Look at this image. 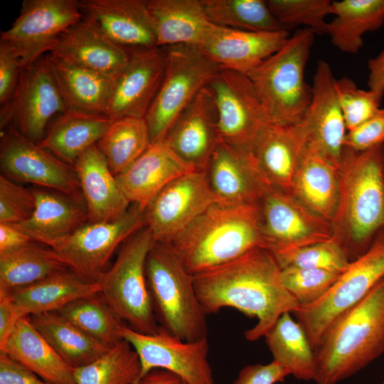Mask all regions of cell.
Here are the masks:
<instances>
[{"mask_svg": "<svg viewBox=\"0 0 384 384\" xmlns=\"http://www.w3.org/2000/svg\"><path fill=\"white\" fill-rule=\"evenodd\" d=\"M146 276L160 326L183 341L208 338L207 314L198 298L193 275L171 243L155 241L147 255Z\"/></svg>", "mask_w": 384, "mask_h": 384, "instance_id": "cell-6", "label": "cell"}, {"mask_svg": "<svg viewBox=\"0 0 384 384\" xmlns=\"http://www.w3.org/2000/svg\"><path fill=\"white\" fill-rule=\"evenodd\" d=\"M74 373L76 384H138L141 364L133 347L122 339Z\"/></svg>", "mask_w": 384, "mask_h": 384, "instance_id": "cell-42", "label": "cell"}, {"mask_svg": "<svg viewBox=\"0 0 384 384\" xmlns=\"http://www.w3.org/2000/svg\"><path fill=\"white\" fill-rule=\"evenodd\" d=\"M0 169L15 182L82 197L74 166L26 138L13 122L1 133Z\"/></svg>", "mask_w": 384, "mask_h": 384, "instance_id": "cell-15", "label": "cell"}, {"mask_svg": "<svg viewBox=\"0 0 384 384\" xmlns=\"http://www.w3.org/2000/svg\"><path fill=\"white\" fill-rule=\"evenodd\" d=\"M144 227V209L132 203L118 219L87 222L49 247L70 269L97 282L117 248Z\"/></svg>", "mask_w": 384, "mask_h": 384, "instance_id": "cell-10", "label": "cell"}, {"mask_svg": "<svg viewBox=\"0 0 384 384\" xmlns=\"http://www.w3.org/2000/svg\"><path fill=\"white\" fill-rule=\"evenodd\" d=\"M384 145V108L372 117L347 132L346 146L355 151H363Z\"/></svg>", "mask_w": 384, "mask_h": 384, "instance_id": "cell-48", "label": "cell"}, {"mask_svg": "<svg viewBox=\"0 0 384 384\" xmlns=\"http://www.w3.org/2000/svg\"><path fill=\"white\" fill-rule=\"evenodd\" d=\"M193 171L163 141L151 144L128 169L115 176L129 202L144 209L166 185Z\"/></svg>", "mask_w": 384, "mask_h": 384, "instance_id": "cell-26", "label": "cell"}, {"mask_svg": "<svg viewBox=\"0 0 384 384\" xmlns=\"http://www.w3.org/2000/svg\"><path fill=\"white\" fill-rule=\"evenodd\" d=\"M368 88L383 97L384 95V50L378 55L368 60Z\"/></svg>", "mask_w": 384, "mask_h": 384, "instance_id": "cell-54", "label": "cell"}, {"mask_svg": "<svg viewBox=\"0 0 384 384\" xmlns=\"http://www.w3.org/2000/svg\"><path fill=\"white\" fill-rule=\"evenodd\" d=\"M272 14L282 26L289 31L305 26L314 34H327L326 18L331 14L330 0H267Z\"/></svg>", "mask_w": 384, "mask_h": 384, "instance_id": "cell-44", "label": "cell"}, {"mask_svg": "<svg viewBox=\"0 0 384 384\" xmlns=\"http://www.w3.org/2000/svg\"><path fill=\"white\" fill-rule=\"evenodd\" d=\"M36 206L31 217L15 225L33 241L50 247L88 222L83 197L47 188L33 190Z\"/></svg>", "mask_w": 384, "mask_h": 384, "instance_id": "cell-27", "label": "cell"}, {"mask_svg": "<svg viewBox=\"0 0 384 384\" xmlns=\"http://www.w3.org/2000/svg\"><path fill=\"white\" fill-rule=\"evenodd\" d=\"M182 384H188V383H184V382H183V381H182Z\"/></svg>", "mask_w": 384, "mask_h": 384, "instance_id": "cell-58", "label": "cell"}, {"mask_svg": "<svg viewBox=\"0 0 384 384\" xmlns=\"http://www.w3.org/2000/svg\"><path fill=\"white\" fill-rule=\"evenodd\" d=\"M336 79L330 65L319 60L314 76L312 97L302 121L295 127L305 150L338 169L347 151V128L338 102Z\"/></svg>", "mask_w": 384, "mask_h": 384, "instance_id": "cell-16", "label": "cell"}, {"mask_svg": "<svg viewBox=\"0 0 384 384\" xmlns=\"http://www.w3.org/2000/svg\"><path fill=\"white\" fill-rule=\"evenodd\" d=\"M276 361L298 380H314L315 353L302 325L292 313L282 314L264 336Z\"/></svg>", "mask_w": 384, "mask_h": 384, "instance_id": "cell-37", "label": "cell"}, {"mask_svg": "<svg viewBox=\"0 0 384 384\" xmlns=\"http://www.w3.org/2000/svg\"><path fill=\"white\" fill-rule=\"evenodd\" d=\"M208 86L220 142L250 152L260 133L272 124L251 80L245 74L220 69Z\"/></svg>", "mask_w": 384, "mask_h": 384, "instance_id": "cell-12", "label": "cell"}, {"mask_svg": "<svg viewBox=\"0 0 384 384\" xmlns=\"http://www.w3.org/2000/svg\"><path fill=\"white\" fill-rule=\"evenodd\" d=\"M383 278L384 229L365 253L350 262L319 300L292 313L314 349L332 323L361 302Z\"/></svg>", "mask_w": 384, "mask_h": 384, "instance_id": "cell-9", "label": "cell"}, {"mask_svg": "<svg viewBox=\"0 0 384 384\" xmlns=\"http://www.w3.org/2000/svg\"><path fill=\"white\" fill-rule=\"evenodd\" d=\"M336 90L348 132L364 123L380 109L381 95L371 90L359 88L348 77L336 80Z\"/></svg>", "mask_w": 384, "mask_h": 384, "instance_id": "cell-46", "label": "cell"}, {"mask_svg": "<svg viewBox=\"0 0 384 384\" xmlns=\"http://www.w3.org/2000/svg\"><path fill=\"white\" fill-rule=\"evenodd\" d=\"M280 275L284 287L302 306L319 300L339 274L319 269L288 267L281 269Z\"/></svg>", "mask_w": 384, "mask_h": 384, "instance_id": "cell-45", "label": "cell"}, {"mask_svg": "<svg viewBox=\"0 0 384 384\" xmlns=\"http://www.w3.org/2000/svg\"><path fill=\"white\" fill-rule=\"evenodd\" d=\"M271 253L280 269L288 267H304L323 270L340 274L350 263L346 252L334 238Z\"/></svg>", "mask_w": 384, "mask_h": 384, "instance_id": "cell-43", "label": "cell"}, {"mask_svg": "<svg viewBox=\"0 0 384 384\" xmlns=\"http://www.w3.org/2000/svg\"><path fill=\"white\" fill-rule=\"evenodd\" d=\"M383 158H384V145L383 146Z\"/></svg>", "mask_w": 384, "mask_h": 384, "instance_id": "cell-56", "label": "cell"}, {"mask_svg": "<svg viewBox=\"0 0 384 384\" xmlns=\"http://www.w3.org/2000/svg\"><path fill=\"white\" fill-rule=\"evenodd\" d=\"M35 206L33 190L0 175V223L16 225L26 221Z\"/></svg>", "mask_w": 384, "mask_h": 384, "instance_id": "cell-47", "label": "cell"}, {"mask_svg": "<svg viewBox=\"0 0 384 384\" xmlns=\"http://www.w3.org/2000/svg\"><path fill=\"white\" fill-rule=\"evenodd\" d=\"M46 56L68 110L105 115L113 78L49 53Z\"/></svg>", "mask_w": 384, "mask_h": 384, "instance_id": "cell-33", "label": "cell"}, {"mask_svg": "<svg viewBox=\"0 0 384 384\" xmlns=\"http://www.w3.org/2000/svg\"><path fill=\"white\" fill-rule=\"evenodd\" d=\"M4 293L20 319L58 311L77 299L100 293V287L97 282L68 268L28 286Z\"/></svg>", "mask_w": 384, "mask_h": 384, "instance_id": "cell-28", "label": "cell"}, {"mask_svg": "<svg viewBox=\"0 0 384 384\" xmlns=\"http://www.w3.org/2000/svg\"><path fill=\"white\" fill-rule=\"evenodd\" d=\"M281 269L272 253L257 247L222 265L193 275L199 302L206 314L225 307L256 318L244 335L247 341L264 337L279 318L300 306L284 287Z\"/></svg>", "mask_w": 384, "mask_h": 384, "instance_id": "cell-1", "label": "cell"}, {"mask_svg": "<svg viewBox=\"0 0 384 384\" xmlns=\"http://www.w3.org/2000/svg\"><path fill=\"white\" fill-rule=\"evenodd\" d=\"M23 67L21 59L12 46L0 40V105L12 98L18 83Z\"/></svg>", "mask_w": 384, "mask_h": 384, "instance_id": "cell-49", "label": "cell"}, {"mask_svg": "<svg viewBox=\"0 0 384 384\" xmlns=\"http://www.w3.org/2000/svg\"><path fill=\"white\" fill-rule=\"evenodd\" d=\"M213 203L206 171H193L169 183L148 203L145 226L156 242L171 243Z\"/></svg>", "mask_w": 384, "mask_h": 384, "instance_id": "cell-18", "label": "cell"}, {"mask_svg": "<svg viewBox=\"0 0 384 384\" xmlns=\"http://www.w3.org/2000/svg\"><path fill=\"white\" fill-rule=\"evenodd\" d=\"M217 123L213 97L206 86L177 118L164 142L196 171H206L220 142Z\"/></svg>", "mask_w": 384, "mask_h": 384, "instance_id": "cell-22", "label": "cell"}, {"mask_svg": "<svg viewBox=\"0 0 384 384\" xmlns=\"http://www.w3.org/2000/svg\"><path fill=\"white\" fill-rule=\"evenodd\" d=\"M209 20L215 25L249 31L287 30L264 0H202Z\"/></svg>", "mask_w": 384, "mask_h": 384, "instance_id": "cell-41", "label": "cell"}, {"mask_svg": "<svg viewBox=\"0 0 384 384\" xmlns=\"http://www.w3.org/2000/svg\"><path fill=\"white\" fill-rule=\"evenodd\" d=\"M0 352L53 384H76L75 368L55 352L29 316L18 319Z\"/></svg>", "mask_w": 384, "mask_h": 384, "instance_id": "cell-31", "label": "cell"}, {"mask_svg": "<svg viewBox=\"0 0 384 384\" xmlns=\"http://www.w3.org/2000/svg\"><path fill=\"white\" fill-rule=\"evenodd\" d=\"M138 384H182V380L167 370L155 369L143 376Z\"/></svg>", "mask_w": 384, "mask_h": 384, "instance_id": "cell-55", "label": "cell"}, {"mask_svg": "<svg viewBox=\"0 0 384 384\" xmlns=\"http://www.w3.org/2000/svg\"><path fill=\"white\" fill-rule=\"evenodd\" d=\"M18 319L8 295L0 292V346L4 343Z\"/></svg>", "mask_w": 384, "mask_h": 384, "instance_id": "cell-53", "label": "cell"}, {"mask_svg": "<svg viewBox=\"0 0 384 384\" xmlns=\"http://www.w3.org/2000/svg\"><path fill=\"white\" fill-rule=\"evenodd\" d=\"M165 48L164 77L144 117L151 144L165 139L177 118L220 70L197 46L178 45Z\"/></svg>", "mask_w": 384, "mask_h": 384, "instance_id": "cell-8", "label": "cell"}, {"mask_svg": "<svg viewBox=\"0 0 384 384\" xmlns=\"http://www.w3.org/2000/svg\"><path fill=\"white\" fill-rule=\"evenodd\" d=\"M338 174L333 238L351 262L365 253L384 229L383 146L363 151L347 149Z\"/></svg>", "mask_w": 384, "mask_h": 384, "instance_id": "cell-2", "label": "cell"}, {"mask_svg": "<svg viewBox=\"0 0 384 384\" xmlns=\"http://www.w3.org/2000/svg\"><path fill=\"white\" fill-rule=\"evenodd\" d=\"M150 145L146 122L136 117L113 120L97 144L114 176L128 169Z\"/></svg>", "mask_w": 384, "mask_h": 384, "instance_id": "cell-39", "label": "cell"}, {"mask_svg": "<svg viewBox=\"0 0 384 384\" xmlns=\"http://www.w3.org/2000/svg\"><path fill=\"white\" fill-rule=\"evenodd\" d=\"M265 248L270 252L329 240L331 223L291 193L271 188L258 203Z\"/></svg>", "mask_w": 384, "mask_h": 384, "instance_id": "cell-17", "label": "cell"}, {"mask_svg": "<svg viewBox=\"0 0 384 384\" xmlns=\"http://www.w3.org/2000/svg\"><path fill=\"white\" fill-rule=\"evenodd\" d=\"M57 312L110 348L122 340L119 331L124 324L100 293L77 299Z\"/></svg>", "mask_w": 384, "mask_h": 384, "instance_id": "cell-40", "label": "cell"}, {"mask_svg": "<svg viewBox=\"0 0 384 384\" xmlns=\"http://www.w3.org/2000/svg\"><path fill=\"white\" fill-rule=\"evenodd\" d=\"M49 54L113 79L131 57L130 52L112 43L85 18L61 34Z\"/></svg>", "mask_w": 384, "mask_h": 384, "instance_id": "cell-25", "label": "cell"}, {"mask_svg": "<svg viewBox=\"0 0 384 384\" xmlns=\"http://www.w3.org/2000/svg\"><path fill=\"white\" fill-rule=\"evenodd\" d=\"M158 47H200L216 25L208 18L202 0H147Z\"/></svg>", "mask_w": 384, "mask_h": 384, "instance_id": "cell-30", "label": "cell"}, {"mask_svg": "<svg viewBox=\"0 0 384 384\" xmlns=\"http://www.w3.org/2000/svg\"><path fill=\"white\" fill-rule=\"evenodd\" d=\"M0 384H53L0 352Z\"/></svg>", "mask_w": 384, "mask_h": 384, "instance_id": "cell-51", "label": "cell"}, {"mask_svg": "<svg viewBox=\"0 0 384 384\" xmlns=\"http://www.w3.org/2000/svg\"><path fill=\"white\" fill-rule=\"evenodd\" d=\"M82 18L78 0H24L0 40L12 46L24 68L48 54L61 34Z\"/></svg>", "mask_w": 384, "mask_h": 384, "instance_id": "cell-14", "label": "cell"}, {"mask_svg": "<svg viewBox=\"0 0 384 384\" xmlns=\"http://www.w3.org/2000/svg\"><path fill=\"white\" fill-rule=\"evenodd\" d=\"M29 319L62 359L74 368L90 363L110 348L57 311L30 316Z\"/></svg>", "mask_w": 384, "mask_h": 384, "instance_id": "cell-36", "label": "cell"}, {"mask_svg": "<svg viewBox=\"0 0 384 384\" xmlns=\"http://www.w3.org/2000/svg\"><path fill=\"white\" fill-rule=\"evenodd\" d=\"M68 110L44 55L23 68L12 98L1 107V130L13 122L23 135L38 144L50 122Z\"/></svg>", "mask_w": 384, "mask_h": 384, "instance_id": "cell-11", "label": "cell"}, {"mask_svg": "<svg viewBox=\"0 0 384 384\" xmlns=\"http://www.w3.org/2000/svg\"><path fill=\"white\" fill-rule=\"evenodd\" d=\"M380 384H384V380Z\"/></svg>", "mask_w": 384, "mask_h": 384, "instance_id": "cell-57", "label": "cell"}, {"mask_svg": "<svg viewBox=\"0 0 384 384\" xmlns=\"http://www.w3.org/2000/svg\"><path fill=\"white\" fill-rule=\"evenodd\" d=\"M154 242L149 229L144 227L123 243L116 260L97 280L100 294L122 322L145 334L160 327L146 276L147 255Z\"/></svg>", "mask_w": 384, "mask_h": 384, "instance_id": "cell-7", "label": "cell"}, {"mask_svg": "<svg viewBox=\"0 0 384 384\" xmlns=\"http://www.w3.org/2000/svg\"><path fill=\"white\" fill-rule=\"evenodd\" d=\"M289 375L286 368L272 360L265 364L246 366L232 384H277L284 382Z\"/></svg>", "mask_w": 384, "mask_h": 384, "instance_id": "cell-50", "label": "cell"}, {"mask_svg": "<svg viewBox=\"0 0 384 384\" xmlns=\"http://www.w3.org/2000/svg\"><path fill=\"white\" fill-rule=\"evenodd\" d=\"M112 122L104 114L68 110L50 122L38 144L74 166L85 151L97 144Z\"/></svg>", "mask_w": 384, "mask_h": 384, "instance_id": "cell-32", "label": "cell"}, {"mask_svg": "<svg viewBox=\"0 0 384 384\" xmlns=\"http://www.w3.org/2000/svg\"><path fill=\"white\" fill-rule=\"evenodd\" d=\"M33 241L15 225L0 223V254L17 250Z\"/></svg>", "mask_w": 384, "mask_h": 384, "instance_id": "cell-52", "label": "cell"}, {"mask_svg": "<svg viewBox=\"0 0 384 384\" xmlns=\"http://www.w3.org/2000/svg\"><path fill=\"white\" fill-rule=\"evenodd\" d=\"M314 353L316 384H337L384 353V278L332 323Z\"/></svg>", "mask_w": 384, "mask_h": 384, "instance_id": "cell-3", "label": "cell"}, {"mask_svg": "<svg viewBox=\"0 0 384 384\" xmlns=\"http://www.w3.org/2000/svg\"><path fill=\"white\" fill-rule=\"evenodd\" d=\"M83 18L122 48L137 52L157 48L147 0H80Z\"/></svg>", "mask_w": 384, "mask_h": 384, "instance_id": "cell-21", "label": "cell"}, {"mask_svg": "<svg viewBox=\"0 0 384 384\" xmlns=\"http://www.w3.org/2000/svg\"><path fill=\"white\" fill-rule=\"evenodd\" d=\"M290 36L287 30L259 32L216 25L199 48L220 69L247 75L279 50Z\"/></svg>", "mask_w": 384, "mask_h": 384, "instance_id": "cell-23", "label": "cell"}, {"mask_svg": "<svg viewBox=\"0 0 384 384\" xmlns=\"http://www.w3.org/2000/svg\"><path fill=\"white\" fill-rule=\"evenodd\" d=\"M74 167L87 206L88 223L113 221L126 213L132 203L97 144L85 151Z\"/></svg>", "mask_w": 384, "mask_h": 384, "instance_id": "cell-24", "label": "cell"}, {"mask_svg": "<svg viewBox=\"0 0 384 384\" xmlns=\"http://www.w3.org/2000/svg\"><path fill=\"white\" fill-rule=\"evenodd\" d=\"M119 334L138 355L140 379L153 370L161 369L177 375L188 384H215L208 359V338L186 341L173 336L161 326L153 334H145L126 324L121 327Z\"/></svg>", "mask_w": 384, "mask_h": 384, "instance_id": "cell-13", "label": "cell"}, {"mask_svg": "<svg viewBox=\"0 0 384 384\" xmlns=\"http://www.w3.org/2000/svg\"><path fill=\"white\" fill-rule=\"evenodd\" d=\"M338 168L321 156L304 151L291 193L331 223L339 200Z\"/></svg>", "mask_w": 384, "mask_h": 384, "instance_id": "cell-34", "label": "cell"}, {"mask_svg": "<svg viewBox=\"0 0 384 384\" xmlns=\"http://www.w3.org/2000/svg\"><path fill=\"white\" fill-rule=\"evenodd\" d=\"M68 268L52 248L31 241L0 254V292H11Z\"/></svg>", "mask_w": 384, "mask_h": 384, "instance_id": "cell-38", "label": "cell"}, {"mask_svg": "<svg viewBox=\"0 0 384 384\" xmlns=\"http://www.w3.org/2000/svg\"><path fill=\"white\" fill-rule=\"evenodd\" d=\"M166 63L163 47L131 53L127 65L113 79L105 115L112 120L144 118L161 85Z\"/></svg>", "mask_w": 384, "mask_h": 384, "instance_id": "cell-19", "label": "cell"}, {"mask_svg": "<svg viewBox=\"0 0 384 384\" xmlns=\"http://www.w3.org/2000/svg\"><path fill=\"white\" fill-rule=\"evenodd\" d=\"M327 35L342 52L357 53L363 45V36L384 23V0L333 1Z\"/></svg>", "mask_w": 384, "mask_h": 384, "instance_id": "cell-35", "label": "cell"}, {"mask_svg": "<svg viewBox=\"0 0 384 384\" xmlns=\"http://www.w3.org/2000/svg\"><path fill=\"white\" fill-rule=\"evenodd\" d=\"M214 203L257 205L272 188L250 152L220 142L206 169Z\"/></svg>", "mask_w": 384, "mask_h": 384, "instance_id": "cell-20", "label": "cell"}, {"mask_svg": "<svg viewBox=\"0 0 384 384\" xmlns=\"http://www.w3.org/2000/svg\"><path fill=\"white\" fill-rule=\"evenodd\" d=\"M304 151L295 126L270 124L260 133L250 153L272 188L291 193Z\"/></svg>", "mask_w": 384, "mask_h": 384, "instance_id": "cell-29", "label": "cell"}, {"mask_svg": "<svg viewBox=\"0 0 384 384\" xmlns=\"http://www.w3.org/2000/svg\"><path fill=\"white\" fill-rule=\"evenodd\" d=\"M314 33L297 30L284 45L247 75L272 124L295 126L303 119L311 100L312 90L304 70Z\"/></svg>", "mask_w": 384, "mask_h": 384, "instance_id": "cell-5", "label": "cell"}, {"mask_svg": "<svg viewBox=\"0 0 384 384\" xmlns=\"http://www.w3.org/2000/svg\"><path fill=\"white\" fill-rule=\"evenodd\" d=\"M195 275L229 262L265 244L258 204L211 205L171 242Z\"/></svg>", "mask_w": 384, "mask_h": 384, "instance_id": "cell-4", "label": "cell"}]
</instances>
